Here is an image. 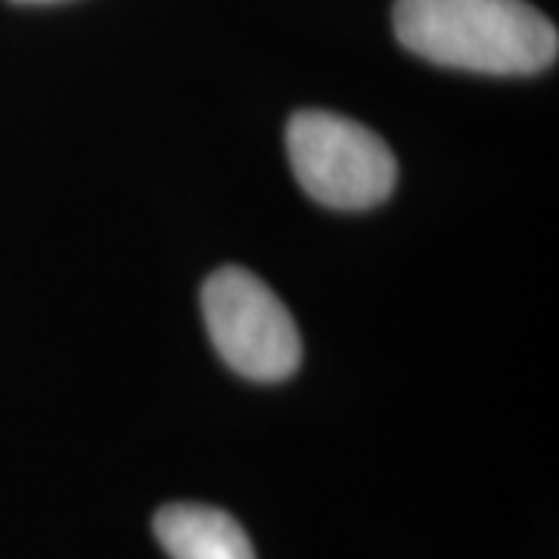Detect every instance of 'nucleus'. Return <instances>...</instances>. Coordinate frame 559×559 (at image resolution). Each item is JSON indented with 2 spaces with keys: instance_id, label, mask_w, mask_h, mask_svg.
I'll return each instance as SVG.
<instances>
[{
  "instance_id": "f257e3e1",
  "label": "nucleus",
  "mask_w": 559,
  "mask_h": 559,
  "mask_svg": "<svg viewBox=\"0 0 559 559\" xmlns=\"http://www.w3.org/2000/svg\"><path fill=\"white\" fill-rule=\"evenodd\" d=\"M395 35L423 60L479 72L535 75L557 62V25L525 0H395Z\"/></svg>"
},
{
  "instance_id": "f03ea898",
  "label": "nucleus",
  "mask_w": 559,
  "mask_h": 559,
  "mask_svg": "<svg viewBox=\"0 0 559 559\" xmlns=\"http://www.w3.org/2000/svg\"><path fill=\"white\" fill-rule=\"evenodd\" d=\"M286 153L301 190L340 212L380 205L399 180V162L380 134L323 109H301L289 119Z\"/></svg>"
},
{
  "instance_id": "7ed1b4c3",
  "label": "nucleus",
  "mask_w": 559,
  "mask_h": 559,
  "mask_svg": "<svg viewBox=\"0 0 559 559\" xmlns=\"http://www.w3.org/2000/svg\"><path fill=\"white\" fill-rule=\"evenodd\" d=\"M209 336L230 370L255 382L289 380L301 364L299 326L264 280L221 267L202 286Z\"/></svg>"
},
{
  "instance_id": "20e7f679",
  "label": "nucleus",
  "mask_w": 559,
  "mask_h": 559,
  "mask_svg": "<svg viewBox=\"0 0 559 559\" xmlns=\"http://www.w3.org/2000/svg\"><path fill=\"white\" fill-rule=\"evenodd\" d=\"M171 559H255L252 540L230 513L202 503H168L153 520Z\"/></svg>"
},
{
  "instance_id": "39448f33",
  "label": "nucleus",
  "mask_w": 559,
  "mask_h": 559,
  "mask_svg": "<svg viewBox=\"0 0 559 559\" xmlns=\"http://www.w3.org/2000/svg\"><path fill=\"white\" fill-rule=\"evenodd\" d=\"M22 3H50V0H22Z\"/></svg>"
}]
</instances>
